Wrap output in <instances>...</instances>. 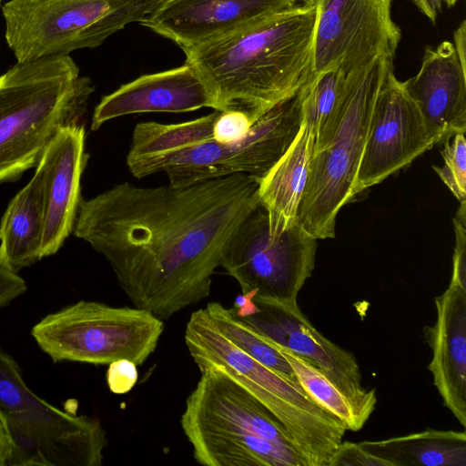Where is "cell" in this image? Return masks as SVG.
I'll list each match as a JSON object with an SVG mask.
<instances>
[{
  "label": "cell",
  "mask_w": 466,
  "mask_h": 466,
  "mask_svg": "<svg viewBox=\"0 0 466 466\" xmlns=\"http://www.w3.org/2000/svg\"><path fill=\"white\" fill-rule=\"evenodd\" d=\"M315 9L313 75L339 67L346 75L378 57H395L401 30L393 0H302Z\"/></svg>",
  "instance_id": "7c38bea8"
},
{
  "label": "cell",
  "mask_w": 466,
  "mask_h": 466,
  "mask_svg": "<svg viewBox=\"0 0 466 466\" xmlns=\"http://www.w3.org/2000/svg\"><path fill=\"white\" fill-rule=\"evenodd\" d=\"M215 107L205 83L189 65L143 75L103 96L96 105L91 129L127 115L141 113H184Z\"/></svg>",
  "instance_id": "ac0fdd59"
},
{
  "label": "cell",
  "mask_w": 466,
  "mask_h": 466,
  "mask_svg": "<svg viewBox=\"0 0 466 466\" xmlns=\"http://www.w3.org/2000/svg\"><path fill=\"white\" fill-rule=\"evenodd\" d=\"M138 378L137 365L122 359L111 362L106 372V383L111 392L125 394L136 385Z\"/></svg>",
  "instance_id": "f546056e"
},
{
  "label": "cell",
  "mask_w": 466,
  "mask_h": 466,
  "mask_svg": "<svg viewBox=\"0 0 466 466\" xmlns=\"http://www.w3.org/2000/svg\"><path fill=\"white\" fill-rule=\"evenodd\" d=\"M94 91L68 56L18 63L0 76V184L36 167L64 127L80 123Z\"/></svg>",
  "instance_id": "277c9868"
},
{
  "label": "cell",
  "mask_w": 466,
  "mask_h": 466,
  "mask_svg": "<svg viewBox=\"0 0 466 466\" xmlns=\"http://www.w3.org/2000/svg\"><path fill=\"white\" fill-rule=\"evenodd\" d=\"M253 300L257 311L239 319L319 369L345 395L365 425L375 410L377 395L375 389L368 390L362 385L361 371L355 356L318 331L299 303L255 298Z\"/></svg>",
  "instance_id": "4fadbf2b"
},
{
  "label": "cell",
  "mask_w": 466,
  "mask_h": 466,
  "mask_svg": "<svg viewBox=\"0 0 466 466\" xmlns=\"http://www.w3.org/2000/svg\"><path fill=\"white\" fill-rule=\"evenodd\" d=\"M86 129L76 123L62 127L39 163L45 172V225L41 258L56 253L73 232L81 198V177L88 156Z\"/></svg>",
  "instance_id": "2e32d148"
},
{
  "label": "cell",
  "mask_w": 466,
  "mask_h": 466,
  "mask_svg": "<svg viewBox=\"0 0 466 466\" xmlns=\"http://www.w3.org/2000/svg\"><path fill=\"white\" fill-rule=\"evenodd\" d=\"M163 331V320L145 309L80 300L43 318L31 335L54 362L109 365L126 359L140 366Z\"/></svg>",
  "instance_id": "30bf717a"
},
{
  "label": "cell",
  "mask_w": 466,
  "mask_h": 466,
  "mask_svg": "<svg viewBox=\"0 0 466 466\" xmlns=\"http://www.w3.org/2000/svg\"><path fill=\"white\" fill-rule=\"evenodd\" d=\"M465 133H457L444 141L441 150L444 165L433 167L442 182L460 202L466 201V140Z\"/></svg>",
  "instance_id": "484cf974"
},
{
  "label": "cell",
  "mask_w": 466,
  "mask_h": 466,
  "mask_svg": "<svg viewBox=\"0 0 466 466\" xmlns=\"http://www.w3.org/2000/svg\"><path fill=\"white\" fill-rule=\"evenodd\" d=\"M453 223L455 248L451 283L466 289V201L461 202Z\"/></svg>",
  "instance_id": "f1b7e54d"
},
{
  "label": "cell",
  "mask_w": 466,
  "mask_h": 466,
  "mask_svg": "<svg viewBox=\"0 0 466 466\" xmlns=\"http://www.w3.org/2000/svg\"><path fill=\"white\" fill-rule=\"evenodd\" d=\"M45 207V172L38 163L32 179L11 199L1 218L2 265L17 272L41 259Z\"/></svg>",
  "instance_id": "44dd1931"
},
{
  "label": "cell",
  "mask_w": 466,
  "mask_h": 466,
  "mask_svg": "<svg viewBox=\"0 0 466 466\" xmlns=\"http://www.w3.org/2000/svg\"><path fill=\"white\" fill-rule=\"evenodd\" d=\"M454 48L461 64L466 67V21L463 20L454 31Z\"/></svg>",
  "instance_id": "d6a6232c"
},
{
  "label": "cell",
  "mask_w": 466,
  "mask_h": 466,
  "mask_svg": "<svg viewBox=\"0 0 466 466\" xmlns=\"http://www.w3.org/2000/svg\"><path fill=\"white\" fill-rule=\"evenodd\" d=\"M328 466H392L365 449L360 442L341 441L331 455Z\"/></svg>",
  "instance_id": "83f0119b"
},
{
  "label": "cell",
  "mask_w": 466,
  "mask_h": 466,
  "mask_svg": "<svg viewBox=\"0 0 466 466\" xmlns=\"http://www.w3.org/2000/svg\"><path fill=\"white\" fill-rule=\"evenodd\" d=\"M315 9L301 2L214 41L182 48L211 94L216 111L255 123L294 96L313 74Z\"/></svg>",
  "instance_id": "7a4b0ae2"
},
{
  "label": "cell",
  "mask_w": 466,
  "mask_h": 466,
  "mask_svg": "<svg viewBox=\"0 0 466 466\" xmlns=\"http://www.w3.org/2000/svg\"><path fill=\"white\" fill-rule=\"evenodd\" d=\"M204 309L216 328L234 345L265 367L298 381L288 360L275 345L237 317L231 308L209 302Z\"/></svg>",
  "instance_id": "603a6c76"
},
{
  "label": "cell",
  "mask_w": 466,
  "mask_h": 466,
  "mask_svg": "<svg viewBox=\"0 0 466 466\" xmlns=\"http://www.w3.org/2000/svg\"><path fill=\"white\" fill-rule=\"evenodd\" d=\"M360 443L392 466H466L464 431L428 429Z\"/></svg>",
  "instance_id": "7402d4cb"
},
{
  "label": "cell",
  "mask_w": 466,
  "mask_h": 466,
  "mask_svg": "<svg viewBox=\"0 0 466 466\" xmlns=\"http://www.w3.org/2000/svg\"><path fill=\"white\" fill-rule=\"evenodd\" d=\"M436 143L466 130V67L450 41L425 49L419 72L401 82Z\"/></svg>",
  "instance_id": "e0dca14e"
},
{
  "label": "cell",
  "mask_w": 466,
  "mask_h": 466,
  "mask_svg": "<svg viewBox=\"0 0 466 466\" xmlns=\"http://www.w3.org/2000/svg\"><path fill=\"white\" fill-rule=\"evenodd\" d=\"M184 339L198 370L218 369L279 420L307 466H328L347 429L299 381L265 367L234 345L216 328L204 309L190 315Z\"/></svg>",
  "instance_id": "8992f818"
},
{
  "label": "cell",
  "mask_w": 466,
  "mask_h": 466,
  "mask_svg": "<svg viewBox=\"0 0 466 466\" xmlns=\"http://www.w3.org/2000/svg\"><path fill=\"white\" fill-rule=\"evenodd\" d=\"M393 58L378 57L346 76L337 104L315 136L297 222L312 238L335 235L339 210L354 197L376 97Z\"/></svg>",
  "instance_id": "5b68a950"
},
{
  "label": "cell",
  "mask_w": 466,
  "mask_h": 466,
  "mask_svg": "<svg viewBox=\"0 0 466 466\" xmlns=\"http://www.w3.org/2000/svg\"><path fill=\"white\" fill-rule=\"evenodd\" d=\"M434 144L417 106L394 69L390 70L376 97L354 196L407 166Z\"/></svg>",
  "instance_id": "5bb4252c"
},
{
  "label": "cell",
  "mask_w": 466,
  "mask_h": 466,
  "mask_svg": "<svg viewBox=\"0 0 466 466\" xmlns=\"http://www.w3.org/2000/svg\"><path fill=\"white\" fill-rule=\"evenodd\" d=\"M253 124L249 116L244 112L218 111L213 126V139L221 143L239 141L248 134Z\"/></svg>",
  "instance_id": "4316f807"
},
{
  "label": "cell",
  "mask_w": 466,
  "mask_h": 466,
  "mask_svg": "<svg viewBox=\"0 0 466 466\" xmlns=\"http://www.w3.org/2000/svg\"><path fill=\"white\" fill-rule=\"evenodd\" d=\"M314 140V133L302 121L290 147L259 180V205L267 213L271 233H280L297 223Z\"/></svg>",
  "instance_id": "ffe728a7"
},
{
  "label": "cell",
  "mask_w": 466,
  "mask_h": 466,
  "mask_svg": "<svg viewBox=\"0 0 466 466\" xmlns=\"http://www.w3.org/2000/svg\"><path fill=\"white\" fill-rule=\"evenodd\" d=\"M270 341L288 360L301 387L320 406L338 417L347 430L358 431L364 426L349 400L319 369L289 350Z\"/></svg>",
  "instance_id": "cb8c5ba5"
},
{
  "label": "cell",
  "mask_w": 466,
  "mask_h": 466,
  "mask_svg": "<svg viewBox=\"0 0 466 466\" xmlns=\"http://www.w3.org/2000/svg\"><path fill=\"white\" fill-rule=\"evenodd\" d=\"M346 76L339 67H333L312 74L302 86L303 121L315 136L321 123L337 104L345 84Z\"/></svg>",
  "instance_id": "d4e9b609"
},
{
  "label": "cell",
  "mask_w": 466,
  "mask_h": 466,
  "mask_svg": "<svg viewBox=\"0 0 466 466\" xmlns=\"http://www.w3.org/2000/svg\"><path fill=\"white\" fill-rule=\"evenodd\" d=\"M9 458V442L0 422V466H6Z\"/></svg>",
  "instance_id": "836d02e7"
},
{
  "label": "cell",
  "mask_w": 466,
  "mask_h": 466,
  "mask_svg": "<svg viewBox=\"0 0 466 466\" xmlns=\"http://www.w3.org/2000/svg\"><path fill=\"white\" fill-rule=\"evenodd\" d=\"M2 0H0V3H1Z\"/></svg>",
  "instance_id": "e575fe53"
},
{
  "label": "cell",
  "mask_w": 466,
  "mask_h": 466,
  "mask_svg": "<svg viewBox=\"0 0 466 466\" xmlns=\"http://www.w3.org/2000/svg\"><path fill=\"white\" fill-rule=\"evenodd\" d=\"M317 239L297 222L271 233L259 205L227 240L219 266L255 299L298 303V296L315 267Z\"/></svg>",
  "instance_id": "8fae6325"
},
{
  "label": "cell",
  "mask_w": 466,
  "mask_h": 466,
  "mask_svg": "<svg viewBox=\"0 0 466 466\" xmlns=\"http://www.w3.org/2000/svg\"><path fill=\"white\" fill-rule=\"evenodd\" d=\"M186 400L182 431L205 466H307L279 420L245 389L213 367Z\"/></svg>",
  "instance_id": "3957f363"
},
{
  "label": "cell",
  "mask_w": 466,
  "mask_h": 466,
  "mask_svg": "<svg viewBox=\"0 0 466 466\" xmlns=\"http://www.w3.org/2000/svg\"><path fill=\"white\" fill-rule=\"evenodd\" d=\"M295 5L296 0H161L139 23L182 49L221 38Z\"/></svg>",
  "instance_id": "9a60e30c"
},
{
  "label": "cell",
  "mask_w": 466,
  "mask_h": 466,
  "mask_svg": "<svg viewBox=\"0 0 466 466\" xmlns=\"http://www.w3.org/2000/svg\"><path fill=\"white\" fill-rule=\"evenodd\" d=\"M161 0H10L5 37L18 63L95 48Z\"/></svg>",
  "instance_id": "9c48e42d"
},
{
  "label": "cell",
  "mask_w": 466,
  "mask_h": 466,
  "mask_svg": "<svg viewBox=\"0 0 466 466\" xmlns=\"http://www.w3.org/2000/svg\"><path fill=\"white\" fill-rule=\"evenodd\" d=\"M26 284L15 271L0 263V309L25 293Z\"/></svg>",
  "instance_id": "4dcf8cb0"
},
{
  "label": "cell",
  "mask_w": 466,
  "mask_h": 466,
  "mask_svg": "<svg viewBox=\"0 0 466 466\" xmlns=\"http://www.w3.org/2000/svg\"><path fill=\"white\" fill-rule=\"evenodd\" d=\"M417 8L435 24L440 12L442 9V0H411Z\"/></svg>",
  "instance_id": "1f68e13d"
},
{
  "label": "cell",
  "mask_w": 466,
  "mask_h": 466,
  "mask_svg": "<svg viewBox=\"0 0 466 466\" xmlns=\"http://www.w3.org/2000/svg\"><path fill=\"white\" fill-rule=\"evenodd\" d=\"M0 422L9 442L6 466H100L104 460L107 440L99 420L39 398L1 350Z\"/></svg>",
  "instance_id": "52a82bcc"
},
{
  "label": "cell",
  "mask_w": 466,
  "mask_h": 466,
  "mask_svg": "<svg viewBox=\"0 0 466 466\" xmlns=\"http://www.w3.org/2000/svg\"><path fill=\"white\" fill-rule=\"evenodd\" d=\"M437 317L425 327L432 350L428 365L445 407L466 427V289L451 283L434 299Z\"/></svg>",
  "instance_id": "d6986e66"
},
{
  "label": "cell",
  "mask_w": 466,
  "mask_h": 466,
  "mask_svg": "<svg viewBox=\"0 0 466 466\" xmlns=\"http://www.w3.org/2000/svg\"><path fill=\"white\" fill-rule=\"evenodd\" d=\"M258 185L245 174L181 187L121 183L80 200L73 233L135 307L164 320L209 295L224 245L259 206Z\"/></svg>",
  "instance_id": "6da1fadb"
},
{
  "label": "cell",
  "mask_w": 466,
  "mask_h": 466,
  "mask_svg": "<svg viewBox=\"0 0 466 466\" xmlns=\"http://www.w3.org/2000/svg\"><path fill=\"white\" fill-rule=\"evenodd\" d=\"M301 87L262 115L239 141L221 143L209 136L163 154L127 161V166L137 178L164 172L168 185L177 187L236 174L260 180L299 133L303 121Z\"/></svg>",
  "instance_id": "ba28073f"
}]
</instances>
